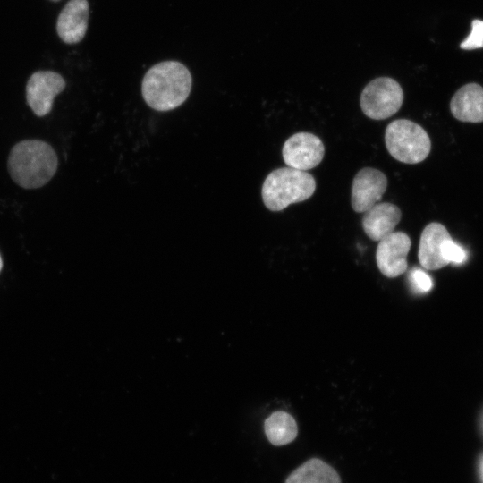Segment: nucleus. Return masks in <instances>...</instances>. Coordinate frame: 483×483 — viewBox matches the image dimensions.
Listing matches in <instances>:
<instances>
[{"label":"nucleus","mask_w":483,"mask_h":483,"mask_svg":"<svg viewBox=\"0 0 483 483\" xmlns=\"http://www.w3.org/2000/svg\"><path fill=\"white\" fill-rule=\"evenodd\" d=\"M57 157L47 143L30 140L17 143L8 157V171L12 179L25 189L45 185L57 169Z\"/></svg>","instance_id":"2"},{"label":"nucleus","mask_w":483,"mask_h":483,"mask_svg":"<svg viewBox=\"0 0 483 483\" xmlns=\"http://www.w3.org/2000/svg\"><path fill=\"white\" fill-rule=\"evenodd\" d=\"M463 50L483 48V21L475 19L471 21V30L468 37L460 44Z\"/></svg>","instance_id":"16"},{"label":"nucleus","mask_w":483,"mask_h":483,"mask_svg":"<svg viewBox=\"0 0 483 483\" xmlns=\"http://www.w3.org/2000/svg\"><path fill=\"white\" fill-rule=\"evenodd\" d=\"M376 252L377 267L389 278L397 277L407 269L411 239L403 232H393L380 241Z\"/></svg>","instance_id":"8"},{"label":"nucleus","mask_w":483,"mask_h":483,"mask_svg":"<svg viewBox=\"0 0 483 483\" xmlns=\"http://www.w3.org/2000/svg\"><path fill=\"white\" fill-rule=\"evenodd\" d=\"M385 141L390 155L405 164L422 162L431 148L427 131L418 123L407 119L390 123L386 129Z\"/></svg>","instance_id":"4"},{"label":"nucleus","mask_w":483,"mask_h":483,"mask_svg":"<svg viewBox=\"0 0 483 483\" xmlns=\"http://www.w3.org/2000/svg\"><path fill=\"white\" fill-rule=\"evenodd\" d=\"M2 267H3V262H2L1 256H0V271H1V269H2Z\"/></svg>","instance_id":"19"},{"label":"nucleus","mask_w":483,"mask_h":483,"mask_svg":"<svg viewBox=\"0 0 483 483\" xmlns=\"http://www.w3.org/2000/svg\"><path fill=\"white\" fill-rule=\"evenodd\" d=\"M408 278L410 285L415 292H428L433 286L430 276L419 268L412 269L410 272Z\"/></svg>","instance_id":"17"},{"label":"nucleus","mask_w":483,"mask_h":483,"mask_svg":"<svg viewBox=\"0 0 483 483\" xmlns=\"http://www.w3.org/2000/svg\"><path fill=\"white\" fill-rule=\"evenodd\" d=\"M265 433L274 445H284L292 442L298 434L294 419L284 411L272 413L264 424Z\"/></svg>","instance_id":"15"},{"label":"nucleus","mask_w":483,"mask_h":483,"mask_svg":"<svg viewBox=\"0 0 483 483\" xmlns=\"http://www.w3.org/2000/svg\"><path fill=\"white\" fill-rule=\"evenodd\" d=\"M387 188L385 174L377 169L365 167L353 178L352 207L357 213H364L378 203Z\"/></svg>","instance_id":"9"},{"label":"nucleus","mask_w":483,"mask_h":483,"mask_svg":"<svg viewBox=\"0 0 483 483\" xmlns=\"http://www.w3.org/2000/svg\"><path fill=\"white\" fill-rule=\"evenodd\" d=\"M403 92L394 79L380 77L365 86L360 95L363 114L373 120H384L394 114L401 107Z\"/></svg>","instance_id":"5"},{"label":"nucleus","mask_w":483,"mask_h":483,"mask_svg":"<svg viewBox=\"0 0 483 483\" xmlns=\"http://www.w3.org/2000/svg\"><path fill=\"white\" fill-rule=\"evenodd\" d=\"M65 88V81L52 71H38L29 79L26 86L27 103L38 116L51 111L54 98Z\"/></svg>","instance_id":"7"},{"label":"nucleus","mask_w":483,"mask_h":483,"mask_svg":"<svg viewBox=\"0 0 483 483\" xmlns=\"http://www.w3.org/2000/svg\"><path fill=\"white\" fill-rule=\"evenodd\" d=\"M315 190L316 181L309 173L287 166L275 169L266 177L261 195L269 210L281 211L292 203L308 199Z\"/></svg>","instance_id":"3"},{"label":"nucleus","mask_w":483,"mask_h":483,"mask_svg":"<svg viewBox=\"0 0 483 483\" xmlns=\"http://www.w3.org/2000/svg\"><path fill=\"white\" fill-rule=\"evenodd\" d=\"M450 239V233L442 224H428L419 240L418 258L420 265L428 270L440 269L448 265L443 256V247Z\"/></svg>","instance_id":"10"},{"label":"nucleus","mask_w":483,"mask_h":483,"mask_svg":"<svg viewBox=\"0 0 483 483\" xmlns=\"http://www.w3.org/2000/svg\"><path fill=\"white\" fill-rule=\"evenodd\" d=\"M88 19V1L70 0L57 19L56 30L60 38L67 44L80 42L87 31Z\"/></svg>","instance_id":"11"},{"label":"nucleus","mask_w":483,"mask_h":483,"mask_svg":"<svg viewBox=\"0 0 483 483\" xmlns=\"http://www.w3.org/2000/svg\"><path fill=\"white\" fill-rule=\"evenodd\" d=\"M325 147L322 140L309 132L292 135L284 144L282 155L287 166L308 171L322 161Z\"/></svg>","instance_id":"6"},{"label":"nucleus","mask_w":483,"mask_h":483,"mask_svg":"<svg viewBox=\"0 0 483 483\" xmlns=\"http://www.w3.org/2000/svg\"><path fill=\"white\" fill-rule=\"evenodd\" d=\"M402 217L400 208L392 203H377L364 212L362 227L365 233L373 241H380L394 232Z\"/></svg>","instance_id":"13"},{"label":"nucleus","mask_w":483,"mask_h":483,"mask_svg":"<svg viewBox=\"0 0 483 483\" xmlns=\"http://www.w3.org/2000/svg\"><path fill=\"white\" fill-rule=\"evenodd\" d=\"M192 78L188 68L177 61H164L153 65L144 75L142 97L157 111L180 106L189 97Z\"/></svg>","instance_id":"1"},{"label":"nucleus","mask_w":483,"mask_h":483,"mask_svg":"<svg viewBox=\"0 0 483 483\" xmlns=\"http://www.w3.org/2000/svg\"><path fill=\"white\" fill-rule=\"evenodd\" d=\"M285 483H342L336 470L318 458L300 465L286 479Z\"/></svg>","instance_id":"14"},{"label":"nucleus","mask_w":483,"mask_h":483,"mask_svg":"<svg viewBox=\"0 0 483 483\" xmlns=\"http://www.w3.org/2000/svg\"><path fill=\"white\" fill-rule=\"evenodd\" d=\"M443 256L445 261L449 263L461 264L466 259L464 250L455 243L453 239L446 241L443 247Z\"/></svg>","instance_id":"18"},{"label":"nucleus","mask_w":483,"mask_h":483,"mask_svg":"<svg viewBox=\"0 0 483 483\" xmlns=\"http://www.w3.org/2000/svg\"><path fill=\"white\" fill-rule=\"evenodd\" d=\"M454 118L466 123L483 122V87L471 82L461 87L450 101Z\"/></svg>","instance_id":"12"},{"label":"nucleus","mask_w":483,"mask_h":483,"mask_svg":"<svg viewBox=\"0 0 483 483\" xmlns=\"http://www.w3.org/2000/svg\"><path fill=\"white\" fill-rule=\"evenodd\" d=\"M55 1H56V0H55Z\"/></svg>","instance_id":"20"}]
</instances>
